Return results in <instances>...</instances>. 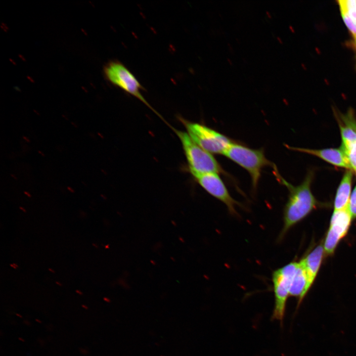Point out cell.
<instances>
[{
  "label": "cell",
  "mask_w": 356,
  "mask_h": 356,
  "mask_svg": "<svg viewBox=\"0 0 356 356\" xmlns=\"http://www.w3.org/2000/svg\"><path fill=\"white\" fill-rule=\"evenodd\" d=\"M274 170V174L279 182L286 186L289 191L288 201L283 211V227L278 237L279 240H281L292 227L315 208L317 202L311 189L312 172L309 173L301 184L294 186L279 175L276 167Z\"/></svg>",
  "instance_id": "6da1fadb"
},
{
  "label": "cell",
  "mask_w": 356,
  "mask_h": 356,
  "mask_svg": "<svg viewBox=\"0 0 356 356\" xmlns=\"http://www.w3.org/2000/svg\"><path fill=\"white\" fill-rule=\"evenodd\" d=\"M245 169L250 174L253 189L256 190L262 169L267 166H276L265 156L263 149H253L233 142L223 154Z\"/></svg>",
  "instance_id": "7a4b0ae2"
},
{
  "label": "cell",
  "mask_w": 356,
  "mask_h": 356,
  "mask_svg": "<svg viewBox=\"0 0 356 356\" xmlns=\"http://www.w3.org/2000/svg\"><path fill=\"white\" fill-rule=\"evenodd\" d=\"M179 138L192 176L208 173H225L211 153L197 144L187 132L173 129Z\"/></svg>",
  "instance_id": "3957f363"
},
{
  "label": "cell",
  "mask_w": 356,
  "mask_h": 356,
  "mask_svg": "<svg viewBox=\"0 0 356 356\" xmlns=\"http://www.w3.org/2000/svg\"><path fill=\"white\" fill-rule=\"evenodd\" d=\"M180 120L191 138L199 146L211 154L223 155L233 142L224 135L205 125Z\"/></svg>",
  "instance_id": "277c9868"
},
{
  "label": "cell",
  "mask_w": 356,
  "mask_h": 356,
  "mask_svg": "<svg viewBox=\"0 0 356 356\" xmlns=\"http://www.w3.org/2000/svg\"><path fill=\"white\" fill-rule=\"evenodd\" d=\"M104 72L107 79L112 84L139 99L161 117L142 94L141 90L144 88L124 64L118 60L111 61L104 67Z\"/></svg>",
  "instance_id": "5b68a950"
},
{
  "label": "cell",
  "mask_w": 356,
  "mask_h": 356,
  "mask_svg": "<svg viewBox=\"0 0 356 356\" xmlns=\"http://www.w3.org/2000/svg\"><path fill=\"white\" fill-rule=\"evenodd\" d=\"M296 262H291L275 270L272 274L274 295V307L272 318L282 322L286 309L290 289L297 265Z\"/></svg>",
  "instance_id": "8992f818"
},
{
  "label": "cell",
  "mask_w": 356,
  "mask_h": 356,
  "mask_svg": "<svg viewBox=\"0 0 356 356\" xmlns=\"http://www.w3.org/2000/svg\"><path fill=\"white\" fill-rule=\"evenodd\" d=\"M342 138L340 147L352 167L356 169V117L352 109L346 113L335 112Z\"/></svg>",
  "instance_id": "52a82bcc"
},
{
  "label": "cell",
  "mask_w": 356,
  "mask_h": 356,
  "mask_svg": "<svg viewBox=\"0 0 356 356\" xmlns=\"http://www.w3.org/2000/svg\"><path fill=\"white\" fill-rule=\"evenodd\" d=\"M193 176L208 193L225 205L230 214L233 216L238 215L235 207L240 204L230 195L218 174L208 173Z\"/></svg>",
  "instance_id": "ba28073f"
},
{
  "label": "cell",
  "mask_w": 356,
  "mask_h": 356,
  "mask_svg": "<svg viewBox=\"0 0 356 356\" xmlns=\"http://www.w3.org/2000/svg\"><path fill=\"white\" fill-rule=\"evenodd\" d=\"M352 218L348 208L334 211L323 245L326 255L334 253L339 241L347 233Z\"/></svg>",
  "instance_id": "9c48e42d"
},
{
  "label": "cell",
  "mask_w": 356,
  "mask_h": 356,
  "mask_svg": "<svg viewBox=\"0 0 356 356\" xmlns=\"http://www.w3.org/2000/svg\"><path fill=\"white\" fill-rule=\"evenodd\" d=\"M288 149L308 153L319 157L325 161L335 166L353 170L345 154L340 148H326L312 149L309 148L294 147L287 146Z\"/></svg>",
  "instance_id": "30bf717a"
},
{
  "label": "cell",
  "mask_w": 356,
  "mask_h": 356,
  "mask_svg": "<svg viewBox=\"0 0 356 356\" xmlns=\"http://www.w3.org/2000/svg\"><path fill=\"white\" fill-rule=\"evenodd\" d=\"M311 285L305 266L302 262L297 263L289 292V296L298 299V305L310 289Z\"/></svg>",
  "instance_id": "8fae6325"
},
{
  "label": "cell",
  "mask_w": 356,
  "mask_h": 356,
  "mask_svg": "<svg viewBox=\"0 0 356 356\" xmlns=\"http://www.w3.org/2000/svg\"><path fill=\"white\" fill-rule=\"evenodd\" d=\"M352 177L353 174L351 170H347L343 175L336 192L334 211L348 208L351 195Z\"/></svg>",
  "instance_id": "7c38bea8"
},
{
  "label": "cell",
  "mask_w": 356,
  "mask_h": 356,
  "mask_svg": "<svg viewBox=\"0 0 356 356\" xmlns=\"http://www.w3.org/2000/svg\"><path fill=\"white\" fill-rule=\"evenodd\" d=\"M324 254L323 246L320 244L301 260L305 266L311 286L319 270Z\"/></svg>",
  "instance_id": "4fadbf2b"
},
{
  "label": "cell",
  "mask_w": 356,
  "mask_h": 356,
  "mask_svg": "<svg viewBox=\"0 0 356 356\" xmlns=\"http://www.w3.org/2000/svg\"><path fill=\"white\" fill-rule=\"evenodd\" d=\"M337 2L346 26L356 37V0H338Z\"/></svg>",
  "instance_id": "5bb4252c"
},
{
  "label": "cell",
  "mask_w": 356,
  "mask_h": 356,
  "mask_svg": "<svg viewBox=\"0 0 356 356\" xmlns=\"http://www.w3.org/2000/svg\"><path fill=\"white\" fill-rule=\"evenodd\" d=\"M348 208L352 218H356V186L351 194Z\"/></svg>",
  "instance_id": "9a60e30c"
},
{
  "label": "cell",
  "mask_w": 356,
  "mask_h": 356,
  "mask_svg": "<svg viewBox=\"0 0 356 356\" xmlns=\"http://www.w3.org/2000/svg\"><path fill=\"white\" fill-rule=\"evenodd\" d=\"M10 266L14 269H17L18 267V265L15 263H12L10 264Z\"/></svg>",
  "instance_id": "2e32d148"
},
{
  "label": "cell",
  "mask_w": 356,
  "mask_h": 356,
  "mask_svg": "<svg viewBox=\"0 0 356 356\" xmlns=\"http://www.w3.org/2000/svg\"><path fill=\"white\" fill-rule=\"evenodd\" d=\"M67 190L71 193H74L75 192V190L70 186H67Z\"/></svg>",
  "instance_id": "e0dca14e"
},
{
  "label": "cell",
  "mask_w": 356,
  "mask_h": 356,
  "mask_svg": "<svg viewBox=\"0 0 356 356\" xmlns=\"http://www.w3.org/2000/svg\"><path fill=\"white\" fill-rule=\"evenodd\" d=\"M24 194L25 195H26V196H27L28 197H31V194L29 192H28V191H24Z\"/></svg>",
  "instance_id": "ac0fdd59"
},
{
  "label": "cell",
  "mask_w": 356,
  "mask_h": 356,
  "mask_svg": "<svg viewBox=\"0 0 356 356\" xmlns=\"http://www.w3.org/2000/svg\"><path fill=\"white\" fill-rule=\"evenodd\" d=\"M22 137L24 139V140H25L27 142L29 143L30 142V140L27 137H26L25 136H23Z\"/></svg>",
  "instance_id": "d6986e66"
},
{
  "label": "cell",
  "mask_w": 356,
  "mask_h": 356,
  "mask_svg": "<svg viewBox=\"0 0 356 356\" xmlns=\"http://www.w3.org/2000/svg\"><path fill=\"white\" fill-rule=\"evenodd\" d=\"M276 39H277L278 42L280 44H283V42H282L281 38H280L279 37H277L276 38Z\"/></svg>",
  "instance_id": "ffe728a7"
},
{
  "label": "cell",
  "mask_w": 356,
  "mask_h": 356,
  "mask_svg": "<svg viewBox=\"0 0 356 356\" xmlns=\"http://www.w3.org/2000/svg\"><path fill=\"white\" fill-rule=\"evenodd\" d=\"M19 209H20V210H21L22 211H23V212H24V213L26 212V210L24 208H23V207L20 206V207H19Z\"/></svg>",
  "instance_id": "44dd1931"
},
{
  "label": "cell",
  "mask_w": 356,
  "mask_h": 356,
  "mask_svg": "<svg viewBox=\"0 0 356 356\" xmlns=\"http://www.w3.org/2000/svg\"><path fill=\"white\" fill-rule=\"evenodd\" d=\"M266 14L268 18H271V15L270 13H269V12L267 11Z\"/></svg>",
  "instance_id": "7402d4cb"
},
{
  "label": "cell",
  "mask_w": 356,
  "mask_h": 356,
  "mask_svg": "<svg viewBox=\"0 0 356 356\" xmlns=\"http://www.w3.org/2000/svg\"><path fill=\"white\" fill-rule=\"evenodd\" d=\"M354 46H355V47L356 50V37H354Z\"/></svg>",
  "instance_id": "603a6c76"
},
{
  "label": "cell",
  "mask_w": 356,
  "mask_h": 356,
  "mask_svg": "<svg viewBox=\"0 0 356 356\" xmlns=\"http://www.w3.org/2000/svg\"><path fill=\"white\" fill-rule=\"evenodd\" d=\"M71 124L75 128H78L77 125L75 123L71 122Z\"/></svg>",
  "instance_id": "cb8c5ba5"
},
{
  "label": "cell",
  "mask_w": 356,
  "mask_h": 356,
  "mask_svg": "<svg viewBox=\"0 0 356 356\" xmlns=\"http://www.w3.org/2000/svg\"><path fill=\"white\" fill-rule=\"evenodd\" d=\"M48 270H49V271H50L51 272H52V273H54V272H55L54 270L52 268H48Z\"/></svg>",
  "instance_id": "d4e9b609"
},
{
  "label": "cell",
  "mask_w": 356,
  "mask_h": 356,
  "mask_svg": "<svg viewBox=\"0 0 356 356\" xmlns=\"http://www.w3.org/2000/svg\"><path fill=\"white\" fill-rule=\"evenodd\" d=\"M38 153L41 154L42 156H44V154L41 151L38 150Z\"/></svg>",
  "instance_id": "484cf974"
},
{
  "label": "cell",
  "mask_w": 356,
  "mask_h": 356,
  "mask_svg": "<svg viewBox=\"0 0 356 356\" xmlns=\"http://www.w3.org/2000/svg\"><path fill=\"white\" fill-rule=\"evenodd\" d=\"M10 175L13 178H14L15 179H17V177L15 176H14L13 174H11Z\"/></svg>",
  "instance_id": "4316f807"
},
{
  "label": "cell",
  "mask_w": 356,
  "mask_h": 356,
  "mask_svg": "<svg viewBox=\"0 0 356 356\" xmlns=\"http://www.w3.org/2000/svg\"><path fill=\"white\" fill-rule=\"evenodd\" d=\"M227 61H228V62L229 63V64H230V65H232V63L231 61L228 58V59H227Z\"/></svg>",
  "instance_id": "83f0119b"
},
{
  "label": "cell",
  "mask_w": 356,
  "mask_h": 356,
  "mask_svg": "<svg viewBox=\"0 0 356 356\" xmlns=\"http://www.w3.org/2000/svg\"><path fill=\"white\" fill-rule=\"evenodd\" d=\"M92 245H93V246H94V247H96V248H97V247H98V246H97L96 244H95V243H92Z\"/></svg>",
  "instance_id": "f1b7e54d"
},
{
  "label": "cell",
  "mask_w": 356,
  "mask_h": 356,
  "mask_svg": "<svg viewBox=\"0 0 356 356\" xmlns=\"http://www.w3.org/2000/svg\"><path fill=\"white\" fill-rule=\"evenodd\" d=\"M56 283L57 284H58V285H59V286H61V285H62L61 284L60 282H59L58 281H56Z\"/></svg>",
  "instance_id": "f546056e"
},
{
  "label": "cell",
  "mask_w": 356,
  "mask_h": 356,
  "mask_svg": "<svg viewBox=\"0 0 356 356\" xmlns=\"http://www.w3.org/2000/svg\"><path fill=\"white\" fill-rule=\"evenodd\" d=\"M355 172H356V170H355Z\"/></svg>",
  "instance_id": "4dcf8cb0"
}]
</instances>
